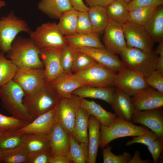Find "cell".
<instances>
[{
    "instance_id": "37",
    "label": "cell",
    "mask_w": 163,
    "mask_h": 163,
    "mask_svg": "<svg viewBox=\"0 0 163 163\" xmlns=\"http://www.w3.org/2000/svg\"><path fill=\"white\" fill-rule=\"evenodd\" d=\"M18 67L0 52V87L13 79Z\"/></svg>"
},
{
    "instance_id": "13",
    "label": "cell",
    "mask_w": 163,
    "mask_h": 163,
    "mask_svg": "<svg viewBox=\"0 0 163 163\" xmlns=\"http://www.w3.org/2000/svg\"><path fill=\"white\" fill-rule=\"evenodd\" d=\"M63 49H40V57L44 66V73L47 84L62 74L61 56Z\"/></svg>"
},
{
    "instance_id": "28",
    "label": "cell",
    "mask_w": 163,
    "mask_h": 163,
    "mask_svg": "<svg viewBox=\"0 0 163 163\" xmlns=\"http://www.w3.org/2000/svg\"><path fill=\"white\" fill-rule=\"evenodd\" d=\"M66 43L73 45L76 49L82 47L104 48L97 34H79L64 36Z\"/></svg>"
},
{
    "instance_id": "29",
    "label": "cell",
    "mask_w": 163,
    "mask_h": 163,
    "mask_svg": "<svg viewBox=\"0 0 163 163\" xmlns=\"http://www.w3.org/2000/svg\"><path fill=\"white\" fill-rule=\"evenodd\" d=\"M90 115L81 107L78 110L75 117L73 129L71 133L79 143L88 144V129Z\"/></svg>"
},
{
    "instance_id": "34",
    "label": "cell",
    "mask_w": 163,
    "mask_h": 163,
    "mask_svg": "<svg viewBox=\"0 0 163 163\" xmlns=\"http://www.w3.org/2000/svg\"><path fill=\"white\" fill-rule=\"evenodd\" d=\"M28 153L21 144L15 148L1 151V163H27Z\"/></svg>"
},
{
    "instance_id": "46",
    "label": "cell",
    "mask_w": 163,
    "mask_h": 163,
    "mask_svg": "<svg viewBox=\"0 0 163 163\" xmlns=\"http://www.w3.org/2000/svg\"><path fill=\"white\" fill-rule=\"evenodd\" d=\"M147 148L151 155L153 162L157 163L163 151V139L157 138Z\"/></svg>"
},
{
    "instance_id": "42",
    "label": "cell",
    "mask_w": 163,
    "mask_h": 163,
    "mask_svg": "<svg viewBox=\"0 0 163 163\" xmlns=\"http://www.w3.org/2000/svg\"><path fill=\"white\" fill-rule=\"evenodd\" d=\"M77 33L89 34L93 32L87 11H78L76 27Z\"/></svg>"
},
{
    "instance_id": "18",
    "label": "cell",
    "mask_w": 163,
    "mask_h": 163,
    "mask_svg": "<svg viewBox=\"0 0 163 163\" xmlns=\"http://www.w3.org/2000/svg\"><path fill=\"white\" fill-rule=\"evenodd\" d=\"M60 97H69L77 89L86 85L76 74H62L48 84Z\"/></svg>"
},
{
    "instance_id": "7",
    "label": "cell",
    "mask_w": 163,
    "mask_h": 163,
    "mask_svg": "<svg viewBox=\"0 0 163 163\" xmlns=\"http://www.w3.org/2000/svg\"><path fill=\"white\" fill-rule=\"evenodd\" d=\"M29 34L30 38L40 49L64 48L68 44L57 24L54 22L43 24Z\"/></svg>"
},
{
    "instance_id": "33",
    "label": "cell",
    "mask_w": 163,
    "mask_h": 163,
    "mask_svg": "<svg viewBox=\"0 0 163 163\" xmlns=\"http://www.w3.org/2000/svg\"><path fill=\"white\" fill-rule=\"evenodd\" d=\"M78 11L73 8L64 13L57 24L60 30L64 36L77 33L76 27Z\"/></svg>"
},
{
    "instance_id": "23",
    "label": "cell",
    "mask_w": 163,
    "mask_h": 163,
    "mask_svg": "<svg viewBox=\"0 0 163 163\" xmlns=\"http://www.w3.org/2000/svg\"><path fill=\"white\" fill-rule=\"evenodd\" d=\"M115 88L96 87L85 85L78 88L72 93L81 98H90L104 101L110 105L112 104Z\"/></svg>"
},
{
    "instance_id": "39",
    "label": "cell",
    "mask_w": 163,
    "mask_h": 163,
    "mask_svg": "<svg viewBox=\"0 0 163 163\" xmlns=\"http://www.w3.org/2000/svg\"><path fill=\"white\" fill-rule=\"evenodd\" d=\"M76 48L73 45L67 44L62 50L61 56L62 74L72 73Z\"/></svg>"
},
{
    "instance_id": "15",
    "label": "cell",
    "mask_w": 163,
    "mask_h": 163,
    "mask_svg": "<svg viewBox=\"0 0 163 163\" xmlns=\"http://www.w3.org/2000/svg\"><path fill=\"white\" fill-rule=\"evenodd\" d=\"M103 41L105 47L115 54H120L126 47L122 24L109 20L104 31Z\"/></svg>"
},
{
    "instance_id": "10",
    "label": "cell",
    "mask_w": 163,
    "mask_h": 163,
    "mask_svg": "<svg viewBox=\"0 0 163 163\" xmlns=\"http://www.w3.org/2000/svg\"><path fill=\"white\" fill-rule=\"evenodd\" d=\"M122 25L127 46L147 52L153 50L154 42L143 26L128 21Z\"/></svg>"
},
{
    "instance_id": "32",
    "label": "cell",
    "mask_w": 163,
    "mask_h": 163,
    "mask_svg": "<svg viewBox=\"0 0 163 163\" xmlns=\"http://www.w3.org/2000/svg\"><path fill=\"white\" fill-rule=\"evenodd\" d=\"M105 8L109 20H115L121 24L127 21L129 11L128 3L124 0H115Z\"/></svg>"
},
{
    "instance_id": "26",
    "label": "cell",
    "mask_w": 163,
    "mask_h": 163,
    "mask_svg": "<svg viewBox=\"0 0 163 163\" xmlns=\"http://www.w3.org/2000/svg\"><path fill=\"white\" fill-rule=\"evenodd\" d=\"M80 106L104 126H108L117 117L115 113L106 110L93 100L81 98Z\"/></svg>"
},
{
    "instance_id": "41",
    "label": "cell",
    "mask_w": 163,
    "mask_h": 163,
    "mask_svg": "<svg viewBox=\"0 0 163 163\" xmlns=\"http://www.w3.org/2000/svg\"><path fill=\"white\" fill-rule=\"evenodd\" d=\"M111 146L108 145L102 149L104 163H129L132 158L129 152H124L121 154L117 155L111 151Z\"/></svg>"
},
{
    "instance_id": "22",
    "label": "cell",
    "mask_w": 163,
    "mask_h": 163,
    "mask_svg": "<svg viewBox=\"0 0 163 163\" xmlns=\"http://www.w3.org/2000/svg\"><path fill=\"white\" fill-rule=\"evenodd\" d=\"M101 123L97 119L90 115L88 126V163H95L96 162L101 138Z\"/></svg>"
},
{
    "instance_id": "4",
    "label": "cell",
    "mask_w": 163,
    "mask_h": 163,
    "mask_svg": "<svg viewBox=\"0 0 163 163\" xmlns=\"http://www.w3.org/2000/svg\"><path fill=\"white\" fill-rule=\"evenodd\" d=\"M149 131L145 126H137L117 116L108 126L101 125L99 147L102 149L117 139L137 136Z\"/></svg>"
},
{
    "instance_id": "53",
    "label": "cell",
    "mask_w": 163,
    "mask_h": 163,
    "mask_svg": "<svg viewBox=\"0 0 163 163\" xmlns=\"http://www.w3.org/2000/svg\"><path fill=\"white\" fill-rule=\"evenodd\" d=\"M5 4L4 1L0 0V8L5 6Z\"/></svg>"
},
{
    "instance_id": "11",
    "label": "cell",
    "mask_w": 163,
    "mask_h": 163,
    "mask_svg": "<svg viewBox=\"0 0 163 163\" xmlns=\"http://www.w3.org/2000/svg\"><path fill=\"white\" fill-rule=\"evenodd\" d=\"M114 86L131 97L149 86L143 76L125 67L116 74Z\"/></svg>"
},
{
    "instance_id": "35",
    "label": "cell",
    "mask_w": 163,
    "mask_h": 163,
    "mask_svg": "<svg viewBox=\"0 0 163 163\" xmlns=\"http://www.w3.org/2000/svg\"><path fill=\"white\" fill-rule=\"evenodd\" d=\"M159 6L139 7L129 11L127 21L143 26Z\"/></svg>"
},
{
    "instance_id": "50",
    "label": "cell",
    "mask_w": 163,
    "mask_h": 163,
    "mask_svg": "<svg viewBox=\"0 0 163 163\" xmlns=\"http://www.w3.org/2000/svg\"><path fill=\"white\" fill-rule=\"evenodd\" d=\"M74 8L79 11H88L89 7L84 3L83 0H69Z\"/></svg>"
},
{
    "instance_id": "38",
    "label": "cell",
    "mask_w": 163,
    "mask_h": 163,
    "mask_svg": "<svg viewBox=\"0 0 163 163\" xmlns=\"http://www.w3.org/2000/svg\"><path fill=\"white\" fill-rule=\"evenodd\" d=\"M97 63L89 55L82 52L76 50L72 67V73L76 74L84 72Z\"/></svg>"
},
{
    "instance_id": "40",
    "label": "cell",
    "mask_w": 163,
    "mask_h": 163,
    "mask_svg": "<svg viewBox=\"0 0 163 163\" xmlns=\"http://www.w3.org/2000/svg\"><path fill=\"white\" fill-rule=\"evenodd\" d=\"M29 123L12 116H8L0 113V132L18 130L26 125Z\"/></svg>"
},
{
    "instance_id": "19",
    "label": "cell",
    "mask_w": 163,
    "mask_h": 163,
    "mask_svg": "<svg viewBox=\"0 0 163 163\" xmlns=\"http://www.w3.org/2000/svg\"><path fill=\"white\" fill-rule=\"evenodd\" d=\"M49 136L52 156L61 154L67 156L70 148L69 138L65 129L55 121Z\"/></svg>"
},
{
    "instance_id": "3",
    "label": "cell",
    "mask_w": 163,
    "mask_h": 163,
    "mask_svg": "<svg viewBox=\"0 0 163 163\" xmlns=\"http://www.w3.org/2000/svg\"><path fill=\"white\" fill-rule=\"evenodd\" d=\"M25 95L23 90L13 79L0 87V98L3 108L12 116L30 122L33 119L24 104Z\"/></svg>"
},
{
    "instance_id": "52",
    "label": "cell",
    "mask_w": 163,
    "mask_h": 163,
    "mask_svg": "<svg viewBox=\"0 0 163 163\" xmlns=\"http://www.w3.org/2000/svg\"><path fill=\"white\" fill-rule=\"evenodd\" d=\"M140 152L138 150L135 151L133 157L131 158L129 163H149L151 161L148 159L142 160L140 156Z\"/></svg>"
},
{
    "instance_id": "16",
    "label": "cell",
    "mask_w": 163,
    "mask_h": 163,
    "mask_svg": "<svg viewBox=\"0 0 163 163\" xmlns=\"http://www.w3.org/2000/svg\"><path fill=\"white\" fill-rule=\"evenodd\" d=\"M90 56L95 61L116 73L125 66L116 54L104 48L82 47L76 49Z\"/></svg>"
},
{
    "instance_id": "43",
    "label": "cell",
    "mask_w": 163,
    "mask_h": 163,
    "mask_svg": "<svg viewBox=\"0 0 163 163\" xmlns=\"http://www.w3.org/2000/svg\"><path fill=\"white\" fill-rule=\"evenodd\" d=\"M144 78L148 86L163 93V74L155 70Z\"/></svg>"
},
{
    "instance_id": "14",
    "label": "cell",
    "mask_w": 163,
    "mask_h": 163,
    "mask_svg": "<svg viewBox=\"0 0 163 163\" xmlns=\"http://www.w3.org/2000/svg\"><path fill=\"white\" fill-rule=\"evenodd\" d=\"M131 122L150 129L158 138L163 139V110L162 107L149 110H135Z\"/></svg>"
},
{
    "instance_id": "6",
    "label": "cell",
    "mask_w": 163,
    "mask_h": 163,
    "mask_svg": "<svg viewBox=\"0 0 163 163\" xmlns=\"http://www.w3.org/2000/svg\"><path fill=\"white\" fill-rule=\"evenodd\" d=\"M32 31L26 21L17 17L12 11L0 20V50L6 53L20 32L29 34Z\"/></svg>"
},
{
    "instance_id": "12",
    "label": "cell",
    "mask_w": 163,
    "mask_h": 163,
    "mask_svg": "<svg viewBox=\"0 0 163 163\" xmlns=\"http://www.w3.org/2000/svg\"><path fill=\"white\" fill-rule=\"evenodd\" d=\"M116 74L97 62L86 70L76 73L86 85L101 88L113 87Z\"/></svg>"
},
{
    "instance_id": "51",
    "label": "cell",
    "mask_w": 163,
    "mask_h": 163,
    "mask_svg": "<svg viewBox=\"0 0 163 163\" xmlns=\"http://www.w3.org/2000/svg\"><path fill=\"white\" fill-rule=\"evenodd\" d=\"M68 156L59 154L52 156L49 163H72Z\"/></svg>"
},
{
    "instance_id": "17",
    "label": "cell",
    "mask_w": 163,
    "mask_h": 163,
    "mask_svg": "<svg viewBox=\"0 0 163 163\" xmlns=\"http://www.w3.org/2000/svg\"><path fill=\"white\" fill-rule=\"evenodd\" d=\"M131 98L135 110H149L163 106V93L150 86L141 90Z\"/></svg>"
},
{
    "instance_id": "25",
    "label": "cell",
    "mask_w": 163,
    "mask_h": 163,
    "mask_svg": "<svg viewBox=\"0 0 163 163\" xmlns=\"http://www.w3.org/2000/svg\"><path fill=\"white\" fill-rule=\"evenodd\" d=\"M49 134H24L21 144L28 153L47 150L50 148Z\"/></svg>"
},
{
    "instance_id": "1",
    "label": "cell",
    "mask_w": 163,
    "mask_h": 163,
    "mask_svg": "<svg viewBox=\"0 0 163 163\" xmlns=\"http://www.w3.org/2000/svg\"><path fill=\"white\" fill-rule=\"evenodd\" d=\"M40 49L30 38L16 37L5 57L18 67L44 68L40 57Z\"/></svg>"
},
{
    "instance_id": "2",
    "label": "cell",
    "mask_w": 163,
    "mask_h": 163,
    "mask_svg": "<svg viewBox=\"0 0 163 163\" xmlns=\"http://www.w3.org/2000/svg\"><path fill=\"white\" fill-rule=\"evenodd\" d=\"M125 66L147 77L156 70L158 55L155 50L147 52L126 46L119 54Z\"/></svg>"
},
{
    "instance_id": "21",
    "label": "cell",
    "mask_w": 163,
    "mask_h": 163,
    "mask_svg": "<svg viewBox=\"0 0 163 163\" xmlns=\"http://www.w3.org/2000/svg\"><path fill=\"white\" fill-rule=\"evenodd\" d=\"M110 105L117 117L131 122L135 109L130 96L115 87L113 101Z\"/></svg>"
},
{
    "instance_id": "24",
    "label": "cell",
    "mask_w": 163,
    "mask_h": 163,
    "mask_svg": "<svg viewBox=\"0 0 163 163\" xmlns=\"http://www.w3.org/2000/svg\"><path fill=\"white\" fill-rule=\"evenodd\" d=\"M37 8L49 17L59 19L66 12L73 8L69 0H40Z\"/></svg>"
},
{
    "instance_id": "44",
    "label": "cell",
    "mask_w": 163,
    "mask_h": 163,
    "mask_svg": "<svg viewBox=\"0 0 163 163\" xmlns=\"http://www.w3.org/2000/svg\"><path fill=\"white\" fill-rule=\"evenodd\" d=\"M158 138V137L154 133L150 130L143 134L132 136V139L128 141L125 145L128 146L134 143H141L147 147Z\"/></svg>"
},
{
    "instance_id": "36",
    "label": "cell",
    "mask_w": 163,
    "mask_h": 163,
    "mask_svg": "<svg viewBox=\"0 0 163 163\" xmlns=\"http://www.w3.org/2000/svg\"><path fill=\"white\" fill-rule=\"evenodd\" d=\"M23 135L18 130L0 132V150L11 149L20 145Z\"/></svg>"
},
{
    "instance_id": "5",
    "label": "cell",
    "mask_w": 163,
    "mask_h": 163,
    "mask_svg": "<svg viewBox=\"0 0 163 163\" xmlns=\"http://www.w3.org/2000/svg\"><path fill=\"white\" fill-rule=\"evenodd\" d=\"M60 97L49 85L30 95H25L23 102L29 114L34 120L54 108Z\"/></svg>"
},
{
    "instance_id": "47",
    "label": "cell",
    "mask_w": 163,
    "mask_h": 163,
    "mask_svg": "<svg viewBox=\"0 0 163 163\" xmlns=\"http://www.w3.org/2000/svg\"><path fill=\"white\" fill-rule=\"evenodd\" d=\"M163 3V0H133L128 3V8L130 11L139 7L159 6Z\"/></svg>"
},
{
    "instance_id": "45",
    "label": "cell",
    "mask_w": 163,
    "mask_h": 163,
    "mask_svg": "<svg viewBox=\"0 0 163 163\" xmlns=\"http://www.w3.org/2000/svg\"><path fill=\"white\" fill-rule=\"evenodd\" d=\"M52 156L50 148L33 153H28L27 163H49Z\"/></svg>"
},
{
    "instance_id": "20",
    "label": "cell",
    "mask_w": 163,
    "mask_h": 163,
    "mask_svg": "<svg viewBox=\"0 0 163 163\" xmlns=\"http://www.w3.org/2000/svg\"><path fill=\"white\" fill-rule=\"evenodd\" d=\"M55 111V107L37 117L18 131L24 134H49L55 123L54 117Z\"/></svg>"
},
{
    "instance_id": "54",
    "label": "cell",
    "mask_w": 163,
    "mask_h": 163,
    "mask_svg": "<svg viewBox=\"0 0 163 163\" xmlns=\"http://www.w3.org/2000/svg\"><path fill=\"white\" fill-rule=\"evenodd\" d=\"M125 2H126L127 3H128L130 2L131 1L133 0H124Z\"/></svg>"
},
{
    "instance_id": "9",
    "label": "cell",
    "mask_w": 163,
    "mask_h": 163,
    "mask_svg": "<svg viewBox=\"0 0 163 163\" xmlns=\"http://www.w3.org/2000/svg\"><path fill=\"white\" fill-rule=\"evenodd\" d=\"M13 80L30 95L47 84L44 69L18 67Z\"/></svg>"
},
{
    "instance_id": "31",
    "label": "cell",
    "mask_w": 163,
    "mask_h": 163,
    "mask_svg": "<svg viewBox=\"0 0 163 163\" xmlns=\"http://www.w3.org/2000/svg\"><path fill=\"white\" fill-rule=\"evenodd\" d=\"M70 148L68 157L72 163H88V144L79 143L69 134Z\"/></svg>"
},
{
    "instance_id": "27",
    "label": "cell",
    "mask_w": 163,
    "mask_h": 163,
    "mask_svg": "<svg viewBox=\"0 0 163 163\" xmlns=\"http://www.w3.org/2000/svg\"><path fill=\"white\" fill-rule=\"evenodd\" d=\"M154 43L163 41V7L159 6L143 26Z\"/></svg>"
},
{
    "instance_id": "30",
    "label": "cell",
    "mask_w": 163,
    "mask_h": 163,
    "mask_svg": "<svg viewBox=\"0 0 163 163\" xmlns=\"http://www.w3.org/2000/svg\"><path fill=\"white\" fill-rule=\"evenodd\" d=\"M87 12L93 32L98 34L103 32L109 21L105 7H89Z\"/></svg>"
},
{
    "instance_id": "48",
    "label": "cell",
    "mask_w": 163,
    "mask_h": 163,
    "mask_svg": "<svg viewBox=\"0 0 163 163\" xmlns=\"http://www.w3.org/2000/svg\"><path fill=\"white\" fill-rule=\"evenodd\" d=\"M158 44L155 50L158 55L156 70L163 74V41Z\"/></svg>"
},
{
    "instance_id": "49",
    "label": "cell",
    "mask_w": 163,
    "mask_h": 163,
    "mask_svg": "<svg viewBox=\"0 0 163 163\" xmlns=\"http://www.w3.org/2000/svg\"><path fill=\"white\" fill-rule=\"evenodd\" d=\"M115 0H83L89 7L101 6L105 7Z\"/></svg>"
},
{
    "instance_id": "55",
    "label": "cell",
    "mask_w": 163,
    "mask_h": 163,
    "mask_svg": "<svg viewBox=\"0 0 163 163\" xmlns=\"http://www.w3.org/2000/svg\"><path fill=\"white\" fill-rule=\"evenodd\" d=\"M1 153V151L0 150V155Z\"/></svg>"
},
{
    "instance_id": "8",
    "label": "cell",
    "mask_w": 163,
    "mask_h": 163,
    "mask_svg": "<svg viewBox=\"0 0 163 163\" xmlns=\"http://www.w3.org/2000/svg\"><path fill=\"white\" fill-rule=\"evenodd\" d=\"M81 98L72 94L69 97H60L55 107V121L69 134L71 133L77 113L81 107Z\"/></svg>"
}]
</instances>
